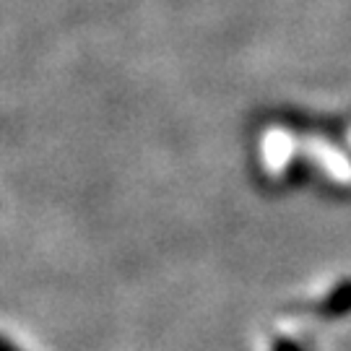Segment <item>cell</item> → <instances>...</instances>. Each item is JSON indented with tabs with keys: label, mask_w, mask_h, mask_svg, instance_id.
<instances>
[{
	"label": "cell",
	"mask_w": 351,
	"mask_h": 351,
	"mask_svg": "<svg viewBox=\"0 0 351 351\" xmlns=\"http://www.w3.org/2000/svg\"><path fill=\"white\" fill-rule=\"evenodd\" d=\"M351 313V278H343L326 294V300L315 304V315L320 320H341Z\"/></svg>",
	"instance_id": "6da1fadb"
},
{
	"label": "cell",
	"mask_w": 351,
	"mask_h": 351,
	"mask_svg": "<svg viewBox=\"0 0 351 351\" xmlns=\"http://www.w3.org/2000/svg\"><path fill=\"white\" fill-rule=\"evenodd\" d=\"M307 175H310L307 162H304V159H294V164L289 167V180H291V182H302V180H307Z\"/></svg>",
	"instance_id": "7a4b0ae2"
},
{
	"label": "cell",
	"mask_w": 351,
	"mask_h": 351,
	"mask_svg": "<svg viewBox=\"0 0 351 351\" xmlns=\"http://www.w3.org/2000/svg\"><path fill=\"white\" fill-rule=\"evenodd\" d=\"M274 351H304V349L291 339H276L274 341Z\"/></svg>",
	"instance_id": "3957f363"
},
{
	"label": "cell",
	"mask_w": 351,
	"mask_h": 351,
	"mask_svg": "<svg viewBox=\"0 0 351 351\" xmlns=\"http://www.w3.org/2000/svg\"><path fill=\"white\" fill-rule=\"evenodd\" d=\"M3 351H19V349H16V346H13L11 341L5 339V341H3Z\"/></svg>",
	"instance_id": "277c9868"
}]
</instances>
